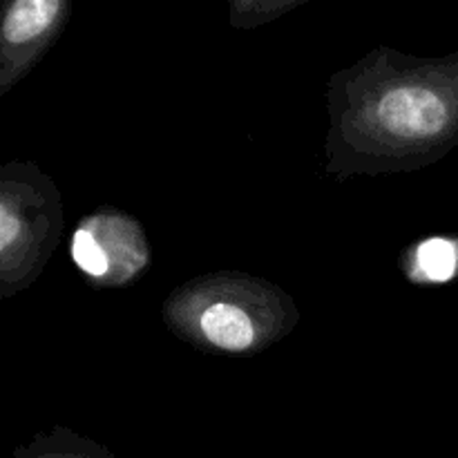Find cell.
Masks as SVG:
<instances>
[{
    "mask_svg": "<svg viewBox=\"0 0 458 458\" xmlns=\"http://www.w3.org/2000/svg\"><path fill=\"white\" fill-rule=\"evenodd\" d=\"M325 173L352 177L414 173L458 146V49L420 58L376 47L327 85Z\"/></svg>",
    "mask_w": 458,
    "mask_h": 458,
    "instance_id": "obj_1",
    "label": "cell"
},
{
    "mask_svg": "<svg viewBox=\"0 0 458 458\" xmlns=\"http://www.w3.org/2000/svg\"><path fill=\"white\" fill-rule=\"evenodd\" d=\"M170 334L206 353H258L300 322L295 300L273 282L240 271L192 277L165 298Z\"/></svg>",
    "mask_w": 458,
    "mask_h": 458,
    "instance_id": "obj_2",
    "label": "cell"
},
{
    "mask_svg": "<svg viewBox=\"0 0 458 458\" xmlns=\"http://www.w3.org/2000/svg\"><path fill=\"white\" fill-rule=\"evenodd\" d=\"M65 213L58 186L31 161L0 168V298L30 289L61 244Z\"/></svg>",
    "mask_w": 458,
    "mask_h": 458,
    "instance_id": "obj_3",
    "label": "cell"
},
{
    "mask_svg": "<svg viewBox=\"0 0 458 458\" xmlns=\"http://www.w3.org/2000/svg\"><path fill=\"white\" fill-rule=\"evenodd\" d=\"M70 255L94 289L132 284L152 258L141 224L114 206H101L81 219L72 233Z\"/></svg>",
    "mask_w": 458,
    "mask_h": 458,
    "instance_id": "obj_4",
    "label": "cell"
},
{
    "mask_svg": "<svg viewBox=\"0 0 458 458\" xmlns=\"http://www.w3.org/2000/svg\"><path fill=\"white\" fill-rule=\"evenodd\" d=\"M67 0H12L0 21V97L25 79L70 22Z\"/></svg>",
    "mask_w": 458,
    "mask_h": 458,
    "instance_id": "obj_5",
    "label": "cell"
},
{
    "mask_svg": "<svg viewBox=\"0 0 458 458\" xmlns=\"http://www.w3.org/2000/svg\"><path fill=\"white\" fill-rule=\"evenodd\" d=\"M414 286H441L458 280V235H432L407 246L398 259Z\"/></svg>",
    "mask_w": 458,
    "mask_h": 458,
    "instance_id": "obj_6",
    "label": "cell"
},
{
    "mask_svg": "<svg viewBox=\"0 0 458 458\" xmlns=\"http://www.w3.org/2000/svg\"><path fill=\"white\" fill-rule=\"evenodd\" d=\"M12 458H119L106 445L67 428H54L40 432L25 445L16 447Z\"/></svg>",
    "mask_w": 458,
    "mask_h": 458,
    "instance_id": "obj_7",
    "label": "cell"
},
{
    "mask_svg": "<svg viewBox=\"0 0 458 458\" xmlns=\"http://www.w3.org/2000/svg\"><path fill=\"white\" fill-rule=\"evenodd\" d=\"M302 4H307V0H231V25L246 31L258 30Z\"/></svg>",
    "mask_w": 458,
    "mask_h": 458,
    "instance_id": "obj_8",
    "label": "cell"
}]
</instances>
